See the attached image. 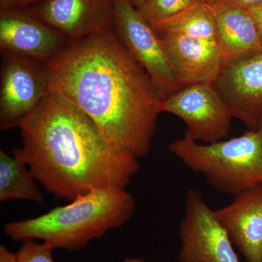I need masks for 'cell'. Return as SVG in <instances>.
Listing matches in <instances>:
<instances>
[{
    "mask_svg": "<svg viewBox=\"0 0 262 262\" xmlns=\"http://www.w3.org/2000/svg\"><path fill=\"white\" fill-rule=\"evenodd\" d=\"M47 67L50 90L91 117L115 147L149 155L164 97L113 27L71 41Z\"/></svg>",
    "mask_w": 262,
    "mask_h": 262,
    "instance_id": "cell-1",
    "label": "cell"
},
{
    "mask_svg": "<svg viewBox=\"0 0 262 262\" xmlns=\"http://www.w3.org/2000/svg\"><path fill=\"white\" fill-rule=\"evenodd\" d=\"M23 160L42 187L61 199L105 188L126 189L139 170L138 158L115 147L91 117L50 90L19 125Z\"/></svg>",
    "mask_w": 262,
    "mask_h": 262,
    "instance_id": "cell-2",
    "label": "cell"
},
{
    "mask_svg": "<svg viewBox=\"0 0 262 262\" xmlns=\"http://www.w3.org/2000/svg\"><path fill=\"white\" fill-rule=\"evenodd\" d=\"M71 202L35 218L8 222L5 234L15 242L41 239L77 251L126 223L136 208L134 196L120 188L94 189Z\"/></svg>",
    "mask_w": 262,
    "mask_h": 262,
    "instance_id": "cell-3",
    "label": "cell"
},
{
    "mask_svg": "<svg viewBox=\"0 0 262 262\" xmlns=\"http://www.w3.org/2000/svg\"><path fill=\"white\" fill-rule=\"evenodd\" d=\"M168 149L218 192L235 196L262 186V122L257 129L210 144L184 135L172 141Z\"/></svg>",
    "mask_w": 262,
    "mask_h": 262,
    "instance_id": "cell-4",
    "label": "cell"
},
{
    "mask_svg": "<svg viewBox=\"0 0 262 262\" xmlns=\"http://www.w3.org/2000/svg\"><path fill=\"white\" fill-rule=\"evenodd\" d=\"M113 3L114 31L164 98L182 89L158 32L128 0H113Z\"/></svg>",
    "mask_w": 262,
    "mask_h": 262,
    "instance_id": "cell-5",
    "label": "cell"
},
{
    "mask_svg": "<svg viewBox=\"0 0 262 262\" xmlns=\"http://www.w3.org/2000/svg\"><path fill=\"white\" fill-rule=\"evenodd\" d=\"M0 129L19 127L50 89L47 64L20 55H2Z\"/></svg>",
    "mask_w": 262,
    "mask_h": 262,
    "instance_id": "cell-6",
    "label": "cell"
},
{
    "mask_svg": "<svg viewBox=\"0 0 262 262\" xmlns=\"http://www.w3.org/2000/svg\"><path fill=\"white\" fill-rule=\"evenodd\" d=\"M179 233L180 262H241L227 231L196 189L187 192Z\"/></svg>",
    "mask_w": 262,
    "mask_h": 262,
    "instance_id": "cell-7",
    "label": "cell"
},
{
    "mask_svg": "<svg viewBox=\"0 0 262 262\" xmlns=\"http://www.w3.org/2000/svg\"><path fill=\"white\" fill-rule=\"evenodd\" d=\"M161 113L182 119L187 126L184 135L203 144L223 140L231 130V115L213 84L185 86L164 98Z\"/></svg>",
    "mask_w": 262,
    "mask_h": 262,
    "instance_id": "cell-8",
    "label": "cell"
},
{
    "mask_svg": "<svg viewBox=\"0 0 262 262\" xmlns=\"http://www.w3.org/2000/svg\"><path fill=\"white\" fill-rule=\"evenodd\" d=\"M71 41L27 8L0 10L2 55H20L47 64Z\"/></svg>",
    "mask_w": 262,
    "mask_h": 262,
    "instance_id": "cell-9",
    "label": "cell"
},
{
    "mask_svg": "<svg viewBox=\"0 0 262 262\" xmlns=\"http://www.w3.org/2000/svg\"><path fill=\"white\" fill-rule=\"evenodd\" d=\"M232 118L248 130L262 122V51L226 63L213 84Z\"/></svg>",
    "mask_w": 262,
    "mask_h": 262,
    "instance_id": "cell-10",
    "label": "cell"
},
{
    "mask_svg": "<svg viewBox=\"0 0 262 262\" xmlns=\"http://www.w3.org/2000/svg\"><path fill=\"white\" fill-rule=\"evenodd\" d=\"M27 9L71 40L113 27V0H46Z\"/></svg>",
    "mask_w": 262,
    "mask_h": 262,
    "instance_id": "cell-11",
    "label": "cell"
},
{
    "mask_svg": "<svg viewBox=\"0 0 262 262\" xmlns=\"http://www.w3.org/2000/svg\"><path fill=\"white\" fill-rule=\"evenodd\" d=\"M158 34L182 88L214 83L224 67L218 41L179 34Z\"/></svg>",
    "mask_w": 262,
    "mask_h": 262,
    "instance_id": "cell-12",
    "label": "cell"
},
{
    "mask_svg": "<svg viewBox=\"0 0 262 262\" xmlns=\"http://www.w3.org/2000/svg\"><path fill=\"white\" fill-rule=\"evenodd\" d=\"M214 214L246 262H262V186L237 194Z\"/></svg>",
    "mask_w": 262,
    "mask_h": 262,
    "instance_id": "cell-13",
    "label": "cell"
},
{
    "mask_svg": "<svg viewBox=\"0 0 262 262\" xmlns=\"http://www.w3.org/2000/svg\"><path fill=\"white\" fill-rule=\"evenodd\" d=\"M224 65L262 51L259 33L246 10L212 4Z\"/></svg>",
    "mask_w": 262,
    "mask_h": 262,
    "instance_id": "cell-14",
    "label": "cell"
},
{
    "mask_svg": "<svg viewBox=\"0 0 262 262\" xmlns=\"http://www.w3.org/2000/svg\"><path fill=\"white\" fill-rule=\"evenodd\" d=\"M36 181L23 160L0 150V201L25 200L43 205L44 198Z\"/></svg>",
    "mask_w": 262,
    "mask_h": 262,
    "instance_id": "cell-15",
    "label": "cell"
},
{
    "mask_svg": "<svg viewBox=\"0 0 262 262\" xmlns=\"http://www.w3.org/2000/svg\"><path fill=\"white\" fill-rule=\"evenodd\" d=\"M152 27L160 34H179L218 41L214 12L206 0L175 18Z\"/></svg>",
    "mask_w": 262,
    "mask_h": 262,
    "instance_id": "cell-16",
    "label": "cell"
},
{
    "mask_svg": "<svg viewBox=\"0 0 262 262\" xmlns=\"http://www.w3.org/2000/svg\"><path fill=\"white\" fill-rule=\"evenodd\" d=\"M206 0H146L139 13L151 27L175 18Z\"/></svg>",
    "mask_w": 262,
    "mask_h": 262,
    "instance_id": "cell-17",
    "label": "cell"
},
{
    "mask_svg": "<svg viewBox=\"0 0 262 262\" xmlns=\"http://www.w3.org/2000/svg\"><path fill=\"white\" fill-rule=\"evenodd\" d=\"M55 248L43 242L39 244L35 239L23 242L21 247L16 253L18 262H55L53 251Z\"/></svg>",
    "mask_w": 262,
    "mask_h": 262,
    "instance_id": "cell-18",
    "label": "cell"
},
{
    "mask_svg": "<svg viewBox=\"0 0 262 262\" xmlns=\"http://www.w3.org/2000/svg\"><path fill=\"white\" fill-rule=\"evenodd\" d=\"M212 4H218L229 8L247 10L262 3V0H206Z\"/></svg>",
    "mask_w": 262,
    "mask_h": 262,
    "instance_id": "cell-19",
    "label": "cell"
},
{
    "mask_svg": "<svg viewBox=\"0 0 262 262\" xmlns=\"http://www.w3.org/2000/svg\"><path fill=\"white\" fill-rule=\"evenodd\" d=\"M46 0H0V10L27 8Z\"/></svg>",
    "mask_w": 262,
    "mask_h": 262,
    "instance_id": "cell-20",
    "label": "cell"
},
{
    "mask_svg": "<svg viewBox=\"0 0 262 262\" xmlns=\"http://www.w3.org/2000/svg\"><path fill=\"white\" fill-rule=\"evenodd\" d=\"M252 17L257 27L262 44V3L246 10Z\"/></svg>",
    "mask_w": 262,
    "mask_h": 262,
    "instance_id": "cell-21",
    "label": "cell"
},
{
    "mask_svg": "<svg viewBox=\"0 0 262 262\" xmlns=\"http://www.w3.org/2000/svg\"><path fill=\"white\" fill-rule=\"evenodd\" d=\"M0 262H18L16 253L10 251L4 245L0 246Z\"/></svg>",
    "mask_w": 262,
    "mask_h": 262,
    "instance_id": "cell-22",
    "label": "cell"
},
{
    "mask_svg": "<svg viewBox=\"0 0 262 262\" xmlns=\"http://www.w3.org/2000/svg\"><path fill=\"white\" fill-rule=\"evenodd\" d=\"M133 6L135 7L136 9H139L145 3L146 0H128Z\"/></svg>",
    "mask_w": 262,
    "mask_h": 262,
    "instance_id": "cell-23",
    "label": "cell"
},
{
    "mask_svg": "<svg viewBox=\"0 0 262 262\" xmlns=\"http://www.w3.org/2000/svg\"><path fill=\"white\" fill-rule=\"evenodd\" d=\"M122 262H145V261L139 258H126Z\"/></svg>",
    "mask_w": 262,
    "mask_h": 262,
    "instance_id": "cell-24",
    "label": "cell"
}]
</instances>
